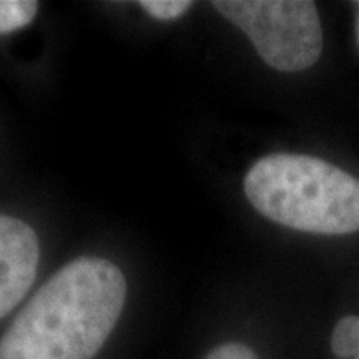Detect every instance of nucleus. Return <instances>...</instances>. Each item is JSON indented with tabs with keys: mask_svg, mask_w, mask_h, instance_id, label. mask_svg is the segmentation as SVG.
<instances>
[{
	"mask_svg": "<svg viewBox=\"0 0 359 359\" xmlns=\"http://www.w3.org/2000/svg\"><path fill=\"white\" fill-rule=\"evenodd\" d=\"M127 281L105 258L65 264L0 339V359H93L122 314Z\"/></svg>",
	"mask_w": 359,
	"mask_h": 359,
	"instance_id": "nucleus-1",
	"label": "nucleus"
},
{
	"mask_svg": "<svg viewBox=\"0 0 359 359\" xmlns=\"http://www.w3.org/2000/svg\"><path fill=\"white\" fill-rule=\"evenodd\" d=\"M245 193L283 226L320 235L359 231V180L314 156H264L246 173Z\"/></svg>",
	"mask_w": 359,
	"mask_h": 359,
	"instance_id": "nucleus-2",
	"label": "nucleus"
},
{
	"mask_svg": "<svg viewBox=\"0 0 359 359\" xmlns=\"http://www.w3.org/2000/svg\"><path fill=\"white\" fill-rule=\"evenodd\" d=\"M212 6L248 35L259 57L280 72L306 70L323 48L320 15L309 0H217Z\"/></svg>",
	"mask_w": 359,
	"mask_h": 359,
	"instance_id": "nucleus-3",
	"label": "nucleus"
},
{
	"mask_svg": "<svg viewBox=\"0 0 359 359\" xmlns=\"http://www.w3.org/2000/svg\"><path fill=\"white\" fill-rule=\"evenodd\" d=\"M39 238L22 219L0 215V318L30 290L39 266Z\"/></svg>",
	"mask_w": 359,
	"mask_h": 359,
	"instance_id": "nucleus-4",
	"label": "nucleus"
},
{
	"mask_svg": "<svg viewBox=\"0 0 359 359\" xmlns=\"http://www.w3.org/2000/svg\"><path fill=\"white\" fill-rule=\"evenodd\" d=\"M39 2L34 0H0V34L24 29L35 19Z\"/></svg>",
	"mask_w": 359,
	"mask_h": 359,
	"instance_id": "nucleus-5",
	"label": "nucleus"
},
{
	"mask_svg": "<svg viewBox=\"0 0 359 359\" xmlns=\"http://www.w3.org/2000/svg\"><path fill=\"white\" fill-rule=\"evenodd\" d=\"M331 349L338 358L359 356V318L344 316L338 321L333 336H331Z\"/></svg>",
	"mask_w": 359,
	"mask_h": 359,
	"instance_id": "nucleus-6",
	"label": "nucleus"
},
{
	"mask_svg": "<svg viewBox=\"0 0 359 359\" xmlns=\"http://www.w3.org/2000/svg\"><path fill=\"white\" fill-rule=\"evenodd\" d=\"M193 6L188 0H142L140 7L158 20H175Z\"/></svg>",
	"mask_w": 359,
	"mask_h": 359,
	"instance_id": "nucleus-7",
	"label": "nucleus"
},
{
	"mask_svg": "<svg viewBox=\"0 0 359 359\" xmlns=\"http://www.w3.org/2000/svg\"><path fill=\"white\" fill-rule=\"evenodd\" d=\"M205 359H259L253 349L241 343H226L215 348Z\"/></svg>",
	"mask_w": 359,
	"mask_h": 359,
	"instance_id": "nucleus-8",
	"label": "nucleus"
},
{
	"mask_svg": "<svg viewBox=\"0 0 359 359\" xmlns=\"http://www.w3.org/2000/svg\"><path fill=\"white\" fill-rule=\"evenodd\" d=\"M358 42H359V20H358Z\"/></svg>",
	"mask_w": 359,
	"mask_h": 359,
	"instance_id": "nucleus-9",
	"label": "nucleus"
},
{
	"mask_svg": "<svg viewBox=\"0 0 359 359\" xmlns=\"http://www.w3.org/2000/svg\"><path fill=\"white\" fill-rule=\"evenodd\" d=\"M354 359H359V356H356V358H354Z\"/></svg>",
	"mask_w": 359,
	"mask_h": 359,
	"instance_id": "nucleus-10",
	"label": "nucleus"
}]
</instances>
